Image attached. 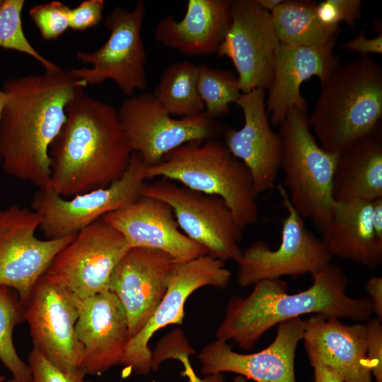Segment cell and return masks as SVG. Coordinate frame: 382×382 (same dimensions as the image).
Returning a JSON list of instances; mask_svg holds the SVG:
<instances>
[{
    "label": "cell",
    "mask_w": 382,
    "mask_h": 382,
    "mask_svg": "<svg viewBox=\"0 0 382 382\" xmlns=\"http://www.w3.org/2000/svg\"><path fill=\"white\" fill-rule=\"evenodd\" d=\"M3 0H0V6L2 4Z\"/></svg>",
    "instance_id": "46"
},
{
    "label": "cell",
    "mask_w": 382,
    "mask_h": 382,
    "mask_svg": "<svg viewBox=\"0 0 382 382\" xmlns=\"http://www.w3.org/2000/svg\"><path fill=\"white\" fill-rule=\"evenodd\" d=\"M305 327L306 320L301 318L282 322L274 340L265 349L250 354L234 352L228 342L216 339L197 356L201 372L235 373L255 382H297L295 356Z\"/></svg>",
    "instance_id": "17"
},
{
    "label": "cell",
    "mask_w": 382,
    "mask_h": 382,
    "mask_svg": "<svg viewBox=\"0 0 382 382\" xmlns=\"http://www.w3.org/2000/svg\"><path fill=\"white\" fill-rule=\"evenodd\" d=\"M173 262L163 251L132 248L114 269L109 291L125 309L130 338L146 325L164 296Z\"/></svg>",
    "instance_id": "18"
},
{
    "label": "cell",
    "mask_w": 382,
    "mask_h": 382,
    "mask_svg": "<svg viewBox=\"0 0 382 382\" xmlns=\"http://www.w3.org/2000/svg\"><path fill=\"white\" fill-rule=\"evenodd\" d=\"M372 223L377 236L382 239V197L371 201Z\"/></svg>",
    "instance_id": "41"
},
{
    "label": "cell",
    "mask_w": 382,
    "mask_h": 382,
    "mask_svg": "<svg viewBox=\"0 0 382 382\" xmlns=\"http://www.w3.org/2000/svg\"><path fill=\"white\" fill-rule=\"evenodd\" d=\"M236 104L243 113L244 124L239 129H226L224 144L248 168L258 195L274 188L279 170L281 139L271 128L265 90L242 93Z\"/></svg>",
    "instance_id": "20"
},
{
    "label": "cell",
    "mask_w": 382,
    "mask_h": 382,
    "mask_svg": "<svg viewBox=\"0 0 382 382\" xmlns=\"http://www.w3.org/2000/svg\"><path fill=\"white\" fill-rule=\"evenodd\" d=\"M320 239L331 255L369 268L382 264V239L372 223L371 201L334 202Z\"/></svg>",
    "instance_id": "25"
},
{
    "label": "cell",
    "mask_w": 382,
    "mask_h": 382,
    "mask_svg": "<svg viewBox=\"0 0 382 382\" xmlns=\"http://www.w3.org/2000/svg\"><path fill=\"white\" fill-rule=\"evenodd\" d=\"M71 8L59 1L32 7L28 14L44 40L58 38L69 28Z\"/></svg>",
    "instance_id": "32"
},
{
    "label": "cell",
    "mask_w": 382,
    "mask_h": 382,
    "mask_svg": "<svg viewBox=\"0 0 382 382\" xmlns=\"http://www.w3.org/2000/svg\"><path fill=\"white\" fill-rule=\"evenodd\" d=\"M142 195L170 206L179 227L207 255L223 262L236 261L242 250L243 229L232 211L219 196L198 192L161 178L146 185Z\"/></svg>",
    "instance_id": "9"
},
{
    "label": "cell",
    "mask_w": 382,
    "mask_h": 382,
    "mask_svg": "<svg viewBox=\"0 0 382 382\" xmlns=\"http://www.w3.org/2000/svg\"><path fill=\"white\" fill-rule=\"evenodd\" d=\"M231 382H248V379L242 376L235 377Z\"/></svg>",
    "instance_id": "44"
},
{
    "label": "cell",
    "mask_w": 382,
    "mask_h": 382,
    "mask_svg": "<svg viewBox=\"0 0 382 382\" xmlns=\"http://www.w3.org/2000/svg\"><path fill=\"white\" fill-rule=\"evenodd\" d=\"M279 44L270 12L255 0H233L231 23L216 54L233 62L242 93L270 88Z\"/></svg>",
    "instance_id": "16"
},
{
    "label": "cell",
    "mask_w": 382,
    "mask_h": 382,
    "mask_svg": "<svg viewBox=\"0 0 382 382\" xmlns=\"http://www.w3.org/2000/svg\"><path fill=\"white\" fill-rule=\"evenodd\" d=\"M365 289L371 301L373 313L380 320H382V277L373 276L370 277L365 285Z\"/></svg>",
    "instance_id": "38"
},
{
    "label": "cell",
    "mask_w": 382,
    "mask_h": 382,
    "mask_svg": "<svg viewBox=\"0 0 382 382\" xmlns=\"http://www.w3.org/2000/svg\"><path fill=\"white\" fill-rule=\"evenodd\" d=\"M28 364L31 382H91L84 379L86 374L80 369L72 373L60 370L35 346L29 354Z\"/></svg>",
    "instance_id": "33"
},
{
    "label": "cell",
    "mask_w": 382,
    "mask_h": 382,
    "mask_svg": "<svg viewBox=\"0 0 382 382\" xmlns=\"http://www.w3.org/2000/svg\"><path fill=\"white\" fill-rule=\"evenodd\" d=\"M255 1L262 9L271 13L283 2V0H255Z\"/></svg>",
    "instance_id": "42"
},
{
    "label": "cell",
    "mask_w": 382,
    "mask_h": 382,
    "mask_svg": "<svg viewBox=\"0 0 382 382\" xmlns=\"http://www.w3.org/2000/svg\"><path fill=\"white\" fill-rule=\"evenodd\" d=\"M41 220L32 209L12 204L0 209V286L15 290L25 306L39 279L75 235L41 240Z\"/></svg>",
    "instance_id": "13"
},
{
    "label": "cell",
    "mask_w": 382,
    "mask_h": 382,
    "mask_svg": "<svg viewBox=\"0 0 382 382\" xmlns=\"http://www.w3.org/2000/svg\"><path fill=\"white\" fill-rule=\"evenodd\" d=\"M24 317L33 346L64 372L80 369L83 346L76 332L78 298L69 289L43 274L25 306Z\"/></svg>",
    "instance_id": "15"
},
{
    "label": "cell",
    "mask_w": 382,
    "mask_h": 382,
    "mask_svg": "<svg viewBox=\"0 0 382 382\" xmlns=\"http://www.w3.org/2000/svg\"><path fill=\"white\" fill-rule=\"evenodd\" d=\"M24 316L25 306L17 292L0 286V361L16 382H31L28 364L20 358L13 342V329Z\"/></svg>",
    "instance_id": "29"
},
{
    "label": "cell",
    "mask_w": 382,
    "mask_h": 382,
    "mask_svg": "<svg viewBox=\"0 0 382 382\" xmlns=\"http://www.w3.org/2000/svg\"><path fill=\"white\" fill-rule=\"evenodd\" d=\"M311 277L312 284L298 293L288 294L286 283L279 278L258 282L246 297L233 296L216 329V339L251 350L274 326L306 314L357 323L370 320V299L347 295L348 278L340 266L329 263Z\"/></svg>",
    "instance_id": "3"
},
{
    "label": "cell",
    "mask_w": 382,
    "mask_h": 382,
    "mask_svg": "<svg viewBox=\"0 0 382 382\" xmlns=\"http://www.w3.org/2000/svg\"><path fill=\"white\" fill-rule=\"evenodd\" d=\"M382 320H369L366 325L368 367L374 382H382Z\"/></svg>",
    "instance_id": "34"
},
{
    "label": "cell",
    "mask_w": 382,
    "mask_h": 382,
    "mask_svg": "<svg viewBox=\"0 0 382 382\" xmlns=\"http://www.w3.org/2000/svg\"><path fill=\"white\" fill-rule=\"evenodd\" d=\"M336 11L339 23L354 26L361 15L360 0H330Z\"/></svg>",
    "instance_id": "37"
},
{
    "label": "cell",
    "mask_w": 382,
    "mask_h": 382,
    "mask_svg": "<svg viewBox=\"0 0 382 382\" xmlns=\"http://www.w3.org/2000/svg\"><path fill=\"white\" fill-rule=\"evenodd\" d=\"M86 86L59 65L4 83L8 100L0 122V154L6 174L50 187V146L66 121L67 103Z\"/></svg>",
    "instance_id": "1"
},
{
    "label": "cell",
    "mask_w": 382,
    "mask_h": 382,
    "mask_svg": "<svg viewBox=\"0 0 382 382\" xmlns=\"http://www.w3.org/2000/svg\"><path fill=\"white\" fill-rule=\"evenodd\" d=\"M382 117V68L369 55L339 65L321 84L308 116L326 151L338 154L372 133Z\"/></svg>",
    "instance_id": "4"
},
{
    "label": "cell",
    "mask_w": 382,
    "mask_h": 382,
    "mask_svg": "<svg viewBox=\"0 0 382 382\" xmlns=\"http://www.w3.org/2000/svg\"><path fill=\"white\" fill-rule=\"evenodd\" d=\"M154 178L220 197L243 229L257 220V195L248 168L216 139L189 141L170 151L147 166V179Z\"/></svg>",
    "instance_id": "5"
},
{
    "label": "cell",
    "mask_w": 382,
    "mask_h": 382,
    "mask_svg": "<svg viewBox=\"0 0 382 382\" xmlns=\"http://www.w3.org/2000/svg\"><path fill=\"white\" fill-rule=\"evenodd\" d=\"M197 82L204 114L212 120L226 117L229 105L236 103L242 95L237 76L228 70L197 65Z\"/></svg>",
    "instance_id": "30"
},
{
    "label": "cell",
    "mask_w": 382,
    "mask_h": 382,
    "mask_svg": "<svg viewBox=\"0 0 382 382\" xmlns=\"http://www.w3.org/2000/svg\"><path fill=\"white\" fill-rule=\"evenodd\" d=\"M0 382H16L13 378L6 381L5 376L0 375Z\"/></svg>",
    "instance_id": "45"
},
{
    "label": "cell",
    "mask_w": 382,
    "mask_h": 382,
    "mask_svg": "<svg viewBox=\"0 0 382 382\" xmlns=\"http://www.w3.org/2000/svg\"><path fill=\"white\" fill-rule=\"evenodd\" d=\"M50 146V188L64 198L108 186L126 172L132 151L112 105L82 91Z\"/></svg>",
    "instance_id": "2"
},
{
    "label": "cell",
    "mask_w": 382,
    "mask_h": 382,
    "mask_svg": "<svg viewBox=\"0 0 382 382\" xmlns=\"http://www.w3.org/2000/svg\"><path fill=\"white\" fill-rule=\"evenodd\" d=\"M278 126L283 187L296 212L322 228L335 202L332 186L337 154L319 145L310 128L307 109H289Z\"/></svg>",
    "instance_id": "6"
},
{
    "label": "cell",
    "mask_w": 382,
    "mask_h": 382,
    "mask_svg": "<svg viewBox=\"0 0 382 382\" xmlns=\"http://www.w3.org/2000/svg\"><path fill=\"white\" fill-rule=\"evenodd\" d=\"M336 40L315 47L280 43L277 47L273 79L265 99L270 122L279 125L292 108L307 109L301 93V84L313 76L323 84L340 65L333 52Z\"/></svg>",
    "instance_id": "22"
},
{
    "label": "cell",
    "mask_w": 382,
    "mask_h": 382,
    "mask_svg": "<svg viewBox=\"0 0 382 382\" xmlns=\"http://www.w3.org/2000/svg\"><path fill=\"white\" fill-rule=\"evenodd\" d=\"M145 14L146 6L141 0L132 11L115 7L105 20L110 30L107 41L93 52H76L77 59L91 67L72 69V75L87 86L112 80L128 97L145 89L146 54L141 37Z\"/></svg>",
    "instance_id": "8"
},
{
    "label": "cell",
    "mask_w": 382,
    "mask_h": 382,
    "mask_svg": "<svg viewBox=\"0 0 382 382\" xmlns=\"http://www.w3.org/2000/svg\"><path fill=\"white\" fill-rule=\"evenodd\" d=\"M102 219L123 235L129 248L158 250L178 262L207 254L179 229L170 206L157 198L142 195L129 207Z\"/></svg>",
    "instance_id": "21"
},
{
    "label": "cell",
    "mask_w": 382,
    "mask_h": 382,
    "mask_svg": "<svg viewBox=\"0 0 382 382\" xmlns=\"http://www.w3.org/2000/svg\"><path fill=\"white\" fill-rule=\"evenodd\" d=\"M233 0H188L183 18L169 16L156 25L154 37L190 57L216 54L231 23Z\"/></svg>",
    "instance_id": "24"
},
{
    "label": "cell",
    "mask_w": 382,
    "mask_h": 382,
    "mask_svg": "<svg viewBox=\"0 0 382 382\" xmlns=\"http://www.w3.org/2000/svg\"><path fill=\"white\" fill-rule=\"evenodd\" d=\"M76 332L83 346L80 369L98 375L120 365L130 339L125 309L110 291L78 298Z\"/></svg>",
    "instance_id": "19"
},
{
    "label": "cell",
    "mask_w": 382,
    "mask_h": 382,
    "mask_svg": "<svg viewBox=\"0 0 382 382\" xmlns=\"http://www.w3.org/2000/svg\"><path fill=\"white\" fill-rule=\"evenodd\" d=\"M197 65L184 60L173 63L162 72L152 93L161 106L170 115L180 117L204 112L197 82Z\"/></svg>",
    "instance_id": "28"
},
{
    "label": "cell",
    "mask_w": 382,
    "mask_h": 382,
    "mask_svg": "<svg viewBox=\"0 0 382 382\" xmlns=\"http://www.w3.org/2000/svg\"><path fill=\"white\" fill-rule=\"evenodd\" d=\"M287 215L282 222L281 242L275 250L262 241L252 243L235 261L238 283L242 286L283 276L313 274L330 263L332 257L321 240L307 228L291 204L282 185H278Z\"/></svg>",
    "instance_id": "10"
},
{
    "label": "cell",
    "mask_w": 382,
    "mask_h": 382,
    "mask_svg": "<svg viewBox=\"0 0 382 382\" xmlns=\"http://www.w3.org/2000/svg\"><path fill=\"white\" fill-rule=\"evenodd\" d=\"M132 152L147 166L158 163L170 151L195 140L216 139L220 126L204 112L171 117L152 93L129 97L117 110Z\"/></svg>",
    "instance_id": "12"
},
{
    "label": "cell",
    "mask_w": 382,
    "mask_h": 382,
    "mask_svg": "<svg viewBox=\"0 0 382 382\" xmlns=\"http://www.w3.org/2000/svg\"><path fill=\"white\" fill-rule=\"evenodd\" d=\"M23 0H3L0 6V48L25 54L40 62L45 71L58 65L40 54L27 39L22 26Z\"/></svg>",
    "instance_id": "31"
},
{
    "label": "cell",
    "mask_w": 382,
    "mask_h": 382,
    "mask_svg": "<svg viewBox=\"0 0 382 382\" xmlns=\"http://www.w3.org/2000/svg\"><path fill=\"white\" fill-rule=\"evenodd\" d=\"M231 277L224 262L207 254L188 261L174 260L164 296L149 322L127 345L121 364L126 373L147 374L152 366L149 342L155 332L182 324L185 302L194 291L206 286L224 289Z\"/></svg>",
    "instance_id": "14"
},
{
    "label": "cell",
    "mask_w": 382,
    "mask_h": 382,
    "mask_svg": "<svg viewBox=\"0 0 382 382\" xmlns=\"http://www.w3.org/2000/svg\"><path fill=\"white\" fill-rule=\"evenodd\" d=\"M147 166L132 152L129 166L108 186L64 198L51 188H38L31 209L40 218V229L47 239L75 235L105 214L123 209L142 196Z\"/></svg>",
    "instance_id": "7"
},
{
    "label": "cell",
    "mask_w": 382,
    "mask_h": 382,
    "mask_svg": "<svg viewBox=\"0 0 382 382\" xmlns=\"http://www.w3.org/2000/svg\"><path fill=\"white\" fill-rule=\"evenodd\" d=\"M105 2L103 0H86L71 8L69 28L83 31L98 25L103 18Z\"/></svg>",
    "instance_id": "35"
},
{
    "label": "cell",
    "mask_w": 382,
    "mask_h": 382,
    "mask_svg": "<svg viewBox=\"0 0 382 382\" xmlns=\"http://www.w3.org/2000/svg\"><path fill=\"white\" fill-rule=\"evenodd\" d=\"M332 195L335 202L382 197V138L379 126L337 154Z\"/></svg>",
    "instance_id": "26"
},
{
    "label": "cell",
    "mask_w": 382,
    "mask_h": 382,
    "mask_svg": "<svg viewBox=\"0 0 382 382\" xmlns=\"http://www.w3.org/2000/svg\"><path fill=\"white\" fill-rule=\"evenodd\" d=\"M313 382H343L332 369L318 362H312Z\"/></svg>",
    "instance_id": "40"
},
{
    "label": "cell",
    "mask_w": 382,
    "mask_h": 382,
    "mask_svg": "<svg viewBox=\"0 0 382 382\" xmlns=\"http://www.w3.org/2000/svg\"><path fill=\"white\" fill-rule=\"evenodd\" d=\"M303 345L310 363L334 371L343 382H374L366 357V325L312 315L306 320Z\"/></svg>",
    "instance_id": "23"
},
{
    "label": "cell",
    "mask_w": 382,
    "mask_h": 382,
    "mask_svg": "<svg viewBox=\"0 0 382 382\" xmlns=\"http://www.w3.org/2000/svg\"><path fill=\"white\" fill-rule=\"evenodd\" d=\"M8 100L7 94L1 89H0V122L1 118L2 112L5 107V105ZM0 163H1V154H0Z\"/></svg>",
    "instance_id": "43"
},
{
    "label": "cell",
    "mask_w": 382,
    "mask_h": 382,
    "mask_svg": "<svg viewBox=\"0 0 382 382\" xmlns=\"http://www.w3.org/2000/svg\"><path fill=\"white\" fill-rule=\"evenodd\" d=\"M188 354H181L175 359L179 360L183 367V374L188 379L189 382H225L224 376L222 374H215L206 375L204 378H199L195 372L190 361Z\"/></svg>",
    "instance_id": "39"
},
{
    "label": "cell",
    "mask_w": 382,
    "mask_h": 382,
    "mask_svg": "<svg viewBox=\"0 0 382 382\" xmlns=\"http://www.w3.org/2000/svg\"><path fill=\"white\" fill-rule=\"evenodd\" d=\"M342 48L360 53L361 55L369 54H382V35L374 38H367L365 32L361 30L352 40L344 43Z\"/></svg>",
    "instance_id": "36"
},
{
    "label": "cell",
    "mask_w": 382,
    "mask_h": 382,
    "mask_svg": "<svg viewBox=\"0 0 382 382\" xmlns=\"http://www.w3.org/2000/svg\"><path fill=\"white\" fill-rule=\"evenodd\" d=\"M129 249L123 235L100 218L78 232L44 274L86 299L109 291L111 274Z\"/></svg>",
    "instance_id": "11"
},
{
    "label": "cell",
    "mask_w": 382,
    "mask_h": 382,
    "mask_svg": "<svg viewBox=\"0 0 382 382\" xmlns=\"http://www.w3.org/2000/svg\"><path fill=\"white\" fill-rule=\"evenodd\" d=\"M316 2L283 1L272 13V21L280 43L319 47L336 40L339 25L329 26L318 19Z\"/></svg>",
    "instance_id": "27"
}]
</instances>
